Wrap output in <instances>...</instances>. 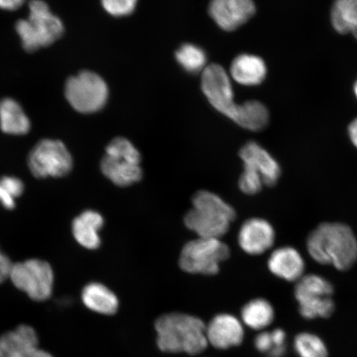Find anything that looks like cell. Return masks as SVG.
Wrapping results in <instances>:
<instances>
[{
	"label": "cell",
	"instance_id": "obj_1",
	"mask_svg": "<svg viewBox=\"0 0 357 357\" xmlns=\"http://www.w3.org/2000/svg\"><path fill=\"white\" fill-rule=\"evenodd\" d=\"M310 257L322 265L347 271L357 261V239L349 227L339 222H324L307 239Z\"/></svg>",
	"mask_w": 357,
	"mask_h": 357
},
{
	"label": "cell",
	"instance_id": "obj_2",
	"mask_svg": "<svg viewBox=\"0 0 357 357\" xmlns=\"http://www.w3.org/2000/svg\"><path fill=\"white\" fill-rule=\"evenodd\" d=\"M156 344L166 354H202L208 346L206 324L198 317L169 312L163 314L155 323Z\"/></svg>",
	"mask_w": 357,
	"mask_h": 357
},
{
	"label": "cell",
	"instance_id": "obj_3",
	"mask_svg": "<svg viewBox=\"0 0 357 357\" xmlns=\"http://www.w3.org/2000/svg\"><path fill=\"white\" fill-rule=\"evenodd\" d=\"M193 208L185 217V225L198 238H218L227 233L236 212L220 196L207 190L198 191L192 199Z\"/></svg>",
	"mask_w": 357,
	"mask_h": 357
},
{
	"label": "cell",
	"instance_id": "obj_4",
	"mask_svg": "<svg viewBox=\"0 0 357 357\" xmlns=\"http://www.w3.org/2000/svg\"><path fill=\"white\" fill-rule=\"evenodd\" d=\"M29 7L28 19L17 20L15 30L24 50L34 52L58 41L65 33V26L43 0H31Z\"/></svg>",
	"mask_w": 357,
	"mask_h": 357
},
{
	"label": "cell",
	"instance_id": "obj_5",
	"mask_svg": "<svg viewBox=\"0 0 357 357\" xmlns=\"http://www.w3.org/2000/svg\"><path fill=\"white\" fill-rule=\"evenodd\" d=\"M141 154L132 142L124 137L112 140L100 162L101 172L115 185L127 187L142 178Z\"/></svg>",
	"mask_w": 357,
	"mask_h": 357
},
{
	"label": "cell",
	"instance_id": "obj_6",
	"mask_svg": "<svg viewBox=\"0 0 357 357\" xmlns=\"http://www.w3.org/2000/svg\"><path fill=\"white\" fill-rule=\"evenodd\" d=\"M333 284L323 276L310 274L297 281L294 297L298 303V312L303 319H327L333 314L335 303L332 296Z\"/></svg>",
	"mask_w": 357,
	"mask_h": 357
},
{
	"label": "cell",
	"instance_id": "obj_7",
	"mask_svg": "<svg viewBox=\"0 0 357 357\" xmlns=\"http://www.w3.org/2000/svg\"><path fill=\"white\" fill-rule=\"evenodd\" d=\"M65 96L75 111L80 114H93L106 105L109 88L99 75L83 70L66 80Z\"/></svg>",
	"mask_w": 357,
	"mask_h": 357
},
{
	"label": "cell",
	"instance_id": "obj_8",
	"mask_svg": "<svg viewBox=\"0 0 357 357\" xmlns=\"http://www.w3.org/2000/svg\"><path fill=\"white\" fill-rule=\"evenodd\" d=\"M229 256V248L220 239L198 238L183 248L178 264L188 273L211 275Z\"/></svg>",
	"mask_w": 357,
	"mask_h": 357
},
{
	"label": "cell",
	"instance_id": "obj_9",
	"mask_svg": "<svg viewBox=\"0 0 357 357\" xmlns=\"http://www.w3.org/2000/svg\"><path fill=\"white\" fill-rule=\"evenodd\" d=\"M10 279L15 287L35 301H45L52 296L54 273L47 261L39 259L13 264Z\"/></svg>",
	"mask_w": 357,
	"mask_h": 357
},
{
	"label": "cell",
	"instance_id": "obj_10",
	"mask_svg": "<svg viewBox=\"0 0 357 357\" xmlns=\"http://www.w3.org/2000/svg\"><path fill=\"white\" fill-rule=\"evenodd\" d=\"M29 167L35 177H63L71 172L73 158L63 142L43 139L35 145L28 158Z\"/></svg>",
	"mask_w": 357,
	"mask_h": 357
},
{
	"label": "cell",
	"instance_id": "obj_11",
	"mask_svg": "<svg viewBox=\"0 0 357 357\" xmlns=\"http://www.w3.org/2000/svg\"><path fill=\"white\" fill-rule=\"evenodd\" d=\"M201 87L213 108L235 122L240 105L234 102L230 79L225 69L217 64L206 66L201 78Z\"/></svg>",
	"mask_w": 357,
	"mask_h": 357
},
{
	"label": "cell",
	"instance_id": "obj_12",
	"mask_svg": "<svg viewBox=\"0 0 357 357\" xmlns=\"http://www.w3.org/2000/svg\"><path fill=\"white\" fill-rule=\"evenodd\" d=\"M243 162V172L259 178L266 186H274L281 175V169L276 160L255 142H249L240 150Z\"/></svg>",
	"mask_w": 357,
	"mask_h": 357
},
{
	"label": "cell",
	"instance_id": "obj_13",
	"mask_svg": "<svg viewBox=\"0 0 357 357\" xmlns=\"http://www.w3.org/2000/svg\"><path fill=\"white\" fill-rule=\"evenodd\" d=\"M0 357H54L38 347L33 328L20 325L0 336Z\"/></svg>",
	"mask_w": 357,
	"mask_h": 357
},
{
	"label": "cell",
	"instance_id": "obj_14",
	"mask_svg": "<svg viewBox=\"0 0 357 357\" xmlns=\"http://www.w3.org/2000/svg\"><path fill=\"white\" fill-rule=\"evenodd\" d=\"M209 15L225 31L238 29L256 13L253 0H211Z\"/></svg>",
	"mask_w": 357,
	"mask_h": 357
},
{
	"label": "cell",
	"instance_id": "obj_15",
	"mask_svg": "<svg viewBox=\"0 0 357 357\" xmlns=\"http://www.w3.org/2000/svg\"><path fill=\"white\" fill-rule=\"evenodd\" d=\"M208 345L227 350L242 344L245 336L243 322L229 314H218L206 325Z\"/></svg>",
	"mask_w": 357,
	"mask_h": 357
},
{
	"label": "cell",
	"instance_id": "obj_16",
	"mask_svg": "<svg viewBox=\"0 0 357 357\" xmlns=\"http://www.w3.org/2000/svg\"><path fill=\"white\" fill-rule=\"evenodd\" d=\"M275 239L273 227L262 218H253L241 227L238 243L249 255H261L271 248Z\"/></svg>",
	"mask_w": 357,
	"mask_h": 357
},
{
	"label": "cell",
	"instance_id": "obj_17",
	"mask_svg": "<svg viewBox=\"0 0 357 357\" xmlns=\"http://www.w3.org/2000/svg\"><path fill=\"white\" fill-rule=\"evenodd\" d=\"M268 268L278 278L293 282L303 278L305 262L296 249L284 247L271 253L268 260Z\"/></svg>",
	"mask_w": 357,
	"mask_h": 357
},
{
	"label": "cell",
	"instance_id": "obj_18",
	"mask_svg": "<svg viewBox=\"0 0 357 357\" xmlns=\"http://www.w3.org/2000/svg\"><path fill=\"white\" fill-rule=\"evenodd\" d=\"M104 218L100 213L86 211L80 213L73 222V231L75 240L82 247L89 250L100 248V231L104 226Z\"/></svg>",
	"mask_w": 357,
	"mask_h": 357
},
{
	"label": "cell",
	"instance_id": "obj_19",
	"mask_svg": "<svg viewBox=\"0 0 357 357\" xmlns=\"http://www.w3.org/2000/svg\"><path fill=\"white\" fill-rule=\"evenodd\" d=\"M230 73L235 82L243 86H257L265 79L267 70L265 61L255 55L236 56L231 65Z\"/></svg>",
	"mask_w": 357,
	"mask_h": 357
},
{
	"label": "cell",
	"instance_id": "obj_20",
	"mask_svg": "<svg viewBox=\"0 0 357 357\" xmlns=\"http://www.w3.org/2000/svg\"><path fill=\"white\" fill-rule=\"evenodd\" d=\"M82 301L89 310L102 315H114L119 306L118 297L105 284L93 282L84 287Z\"/></svg>",
	"mask_w": 357,
	"mask_h": 357
},
{
	"label": "cell",
	"instance_id": "obj_21",
	"mask_svg": "<svg viewBox=\"0 0 357 357\" xmlns=\"http://www.w3.org/2000/svg\"><path fill=\"white\" fill-rule=\"evenodd\" d=\"M0 128L3 132L20 136L29 133L30 120L22 107L11 98L0 100Z\"/></svg>",
	"mask_w": 357,
	"mask_h": 357
},
{
	"label": "cell",
	"instance_id": "obj_22",
	"mask_svg": "<svg viewBox=\"0 0 357 357\" xmlns=\"http://www.w3.org/2000/svg\"><path fill=\"white\" fill-rule=\"evenodd\" d=\"M243 324L257 331H261L273 322V306L265 298H258L245 303L241 312Z\"/></svg>",
	"mask_w": 357,
	"mask_h": 357
},
{
	"label": "cell",
	"instance_id": "obj_23",
	"mask_svg": "<svg viewBox=\"0 0 357 357\" xmlns=\"http://www.w3.org/2000/svg\"><path fill=\"white\" fill-rule=\"evenodd\" d=\"M269 120V111L262 102L249 100L240 105L235 123L248 130L258 132L267 126Z\"/></svg>",
	"mask_w": 357,
	"mask_h": 357
},
{
	"label": "cell",
	"instance_id": "obj_24",
	"mask_svg": "<svg viewBox=\"0 0 357 357\" xmlns=\"http://www.w3.org/2000/svg\"><path fill=\"white\" fill-rule=\"evenodd\" d=\"M331 22L338 33H351L357 26V8L348 0H335L331 8Z\"/></svg>",
	"mask_w": 357,
	"mask_h": 357
},
{
	"label": "cell",
	"instance_id": "obj_25",
	"mask_svg": "<svg viewBox=\"0 0 357 357\" xmlns=\"http://www.w3.org/2000/svg\"><path fill=\"white\" fill-rule=\"evenodd\" d=\"M178 63L190 73H198L206 68L207 57L199 47L185 43L176 52Z\"/></svg>",
	"mask_w": 357,
	"mask_h": 357
},
{
	"label": "cell",
	"instance_id": "obj_26",
	"mask_svg": "<svg viewBox=\"0 0 357 357\" xmlns=\"http://www.w3.org/2000/svg\"><path fill=\"white\" fill-rule=\"evenodd\" d=\"M294 348L298 357H328L327 346L314 333L303 332L296 335Z\"/></svg>",
	"mask_w": 357,
	"mask_h": 357
},
{
	"label": "cell",
	"instance_id": "obj_27",
	"mask_svg": "<svg viewBox=\"0 0 357 357\" xmlns=\"http://www.w3.org/2000/svg\"><path fill=\"white\" fill-rule=\"evenodd\" d=\"M137 0H101L102 8L114 17H123L131 15L135 10Z\"/></svg>",
	"mask_w": 357,
	"mask_h": 357
},
{
	"label": "cell",
	"instance_id": "obj_28",
	"mask_svg": "<svg viewBox=\"0 0 357 357\" xmlns=\"http://www.w3.org/2000/svg\"><path fill=\"white\" fill-rule=\"evenodd\" d=\"M0 182L6 187L13 198L17 199L24 193V185L20 178L13 176H3L0 178Z\"/></svg>",
	"mask_w": 357,
	"mask_h": 357
},
{
	"label": "cell",
	"instance_id": "obj_29",
	"mask_svg": "<svg viewBox=\"0 0 357 357\" xmlns=\"http://www.w3.org/2000/svg\"><path fill=\"white\" fill-rule=\"evenodd\" d=\"M254 343H255L257 350L261 354H269L273 347V342H272L271 334L269 332L263 331L259 333Z\"/></svg>",
	"mask_w": 357,
	"mask_h": 357
},
{
	"label": "cell",
	"instance_id": "obj_30",
	"mask_svg": "<svg viewBox=\"0 0 357 357\" xmlns=\"http://www.w3.org/2000/svg\"><path fill=\"white\" fill-rule=\"evenodd\" d=\"M12 266L13 263L10 259L0 250V284L3 283L6 279L10 278Z\"/></svg>",
	"mask_w": 357,
	"mask_h": 357
},
{
	"label": "cell",
	"instance_id": "obj_31",
	"mask_svg": "<svg viewBox=\"0 0 357 357\" xmlns=\"http://www.w3.org/2000/svg\"><path fill=\"white\" fill-rule=\"evenodd\" d=\"M0 204H1L4 208L8 209V211H12V209L15 208L16 205L15 199L13 197L10 192L6 189V187L1 182H0Z\"/></svg>",
	"mask_w": 357,
	"mask_h": 357
},
{
	"label": "cell",
	"instance_id": "obj_32",
	"mask_svg": "<svg viewBox=\"0 0 357 357\" xmlns=\"http://www.w3.org/2000/svg\"><path fill=\"white\" fill-rule=\"evenodd\" d=\"M272 342L274 347H285L287 346V333L281 328H275L271 332ZM272 347V348H273Z\"/></svg>",
	"mask_w": 357,
	"mask_h": 357
},
{
	"label": "cell",
	"instance_id": "obj_33",
	"mask_svg": "<svg viewBox=\"0 0 357 357\" xmlns=\"http://www.w3.org/2000/svg\"><path fill=\"white\" fill-rule=\"evenodd\" d=\"M25 0H0V8L6 11L19 10L24 4Z\"/></svg>",
	"mask_w": 357,
	"mask_h": 357
},
{
	"label": "cell",
	"instance_id": "obj_34",
	"mask_svg": "<svg viewBox=\"0 0 357 357\" xmlns=\"http://www.w3.org/2000/svg\"><path fill=\"white\" fill-rule=\"evenodd\" d=\"M350 140L357 149V118L354 120L348 128Z\"/></svg>",
	"mask_w": 357,
	"mask_h": 357
},
{
	"label": "cell",
	"instance_id": "obj_35",
	"mask_svg": "<svg viewBox=\"0 0 357 357\" xmlns=\"http://www.w3.org/2000/svg\"><path fill=\"white\" fill-rule=\"evenodd\" d=\"M287 348L285 347H274L268 354V357H284L287 354Z\"/></svg>",
	"mask_w": 357,
	"mask_h": 357
},
{
	"label": "cell",
	"instance_id": "obj_36",
	"mask_svg": "<svg viewBox=\"0 0 357 357\" xmlns=\"http://www.w3.org/2000/svg\"><path fill=\"white\" fill-rule=\"evenodd\" d=\"M352 6H354L356 8H357V0H348Z\"/></svg>",
	"mask_w": 357,
	"mask_h": 357
},
{
	"label": "cell",
	"instance_id": "obj_37",
	"mask_svg": "<svg viewBox=\"0 0 357 357\" xmlns=\"http://www.w3.org/2000/svg\"><path fill=\"white\" fill-rule=\"evenodd\" d=\"M351 34L354 35V37L357 40V26L354 31H352Z\"/></svg>",
	"mask_w": 357,
	"mask_h": 357
},
{
	"label": "cell",
	"instance_id": "obj_38",
	"mask_svg": "<svg viewBox=\"0 0 357 357\" xmlns=\"http://www.w3.org/2000/svg\"><path fill=\"white\" fill-rule=\"evenodd\" d=\"M354 93H355V96H356V99H357V80H356V83H355V84H354Z\"/></svg>",
	"mask_w": 357,
	"mask_h": 357
}]
</instances>
